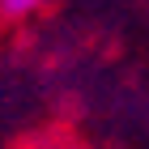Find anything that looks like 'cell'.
Wrapping results in <instances>:
<instances>
[{"label": "cell", "mask_w": 149, "mask_h": 149, "mask_svg": "<svg viewBox=\"0 0 149 149\" xmlns=\"http://www.w3.org/2000/svg\"><path fill=\"white\" fill-rule=\"evenodd\" d=\"M43 0H0V13H9V17H22V13L38 9Z\"/></svg>", "instance_id": "1"}]
</instances>
